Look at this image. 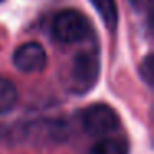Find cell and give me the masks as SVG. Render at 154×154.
Here are the masks:
<instances>
[{
  "instance_id": "cell-1",
  "label": "cell",
  "mask_w": 154,
  "mask_h": 154,
  "mask_svg": "<svg viewBox=\"0 0 154 154\" xmlns=\"http://www.w3.org/2000/svg\"><path fill=\"white\" fill-rule=\"evenodd\" d=\"M51 32L58 42L71 45L86 40L90 37L91 25L90 20L85 17V14H81L80 10H75V8H68V10L60 12L53 18Z\"/></svg>"
},
{
  "instance_id": "cell-2",
  "label": "cell",
  "mask_w": 154,
  "mask_h": 154,
  "mask_svg": "<svg viewBox=\"0 0 154 154\" xmlns=\"http://www.w3.org/2000/svg\"><path fill=\"white\" fill-rule=\"evenodd\" d=\"M100 75V61L91 51H81L71 61L70 86L76 93H85L93 88Z\"/></svg>"
},
{
  "instance_id": "cell-3",
  "label": "cell",
  "mask_w": 154,
  "mask_h": 154,
  "mask_svg": "<svg viewBox=\"0 0 154 154\" xmlns=\"http://www.w3.org/2000/svg\"><path fill=\"white\" fill-rule=\"evenodd\" d=\"M81 123L86 133L91 136H106L118 129L119 118L111 106L103 103H96L88 106L81 114Z\"/></svg>"
},
{
  "instance_id": "cell-4",
  "label": "cell",
  "mask_w": 154,
  "mask_h": 154,
  "mask_svg": "<svg viewBox=\"0 0 154 154\" xmlns=\"http://www.w3.org/2000/svg\"><path fill=\"white\" fill-rule=\"evenodd\" d=\"M47 51L37 42H27L20 45L14 53V65L22 73H40L47 66Z\"/></svg>"
},
{
  "instance_id": "cell-5",
  "label": "cell",
  "mask_w": 154,
  "mask_h": 154,
  "mask_svg": "<svg viewBox=\"0 0 154 154\" xmlns=\"http://www.w3.org/2000/svg\"><path fill=\"white\" fill-rule=\"evenodd\" d=\"M96 12L103 18L108 30H114L118 23V5L116 0H91Z\"/></svg>"
},
{
  "instance_id": "cell-6",
  "label": "cell",
  "mask_w": 154,
  "mask_h": 154,
  "mask_svg": "<svg viewBox=\"0 0 154 154\" xmlns=\"http://www.w3.org/2000/svg\"><path fill=\"white\" fill-rule=\"evenodd\" d=\"M18 101V91L7 78H0V114H5L15 108Z\"/></svg>"
},
{
  "instance_id": "cell-7",
  "label": "cell",
  "mask_w": 154,
  "mask_h": 154,
  "mask_svg": "<svg viewBox=\"0 0 154 154\" xmlns=\"http://www.w3.org/2000/svg\"><path fill=\"white\" fill-rule=\"evenodd\" d=\"M90 154H128V144L124 139L104 137L91 147Z\"/></svg>"
},
{
  "instance_id": "cell-8",
  "label": "cell",
  "mask_w": 154,
  "mask_h": 154,
  "mask_svg": "<svg viewBox=\"0 0 154 154\" xmlns=\"http://www.w3.org/2000/svg\"><path fill=\"white\" fill-rule=\"evenodd\" d=\"M141 75H143L144 81L147 85H151V78H152V61H151V57H146L144 61L141 63Z\"/></svg>"
},
{
  "instance_id": "cell-9",
  "label": "cell",
  "mask_w": 154,
  "mask_h": 154,
  "mask_svg": "<svg viewBox=\"0 0 154 154\" xmlns=\"http://www.w3.org/2000/svg\"><path fill=\"white\" fill-rule=\"evenodd\" d=\"M0 2H2V0H0Z\"/></svg>"
}]
</instances>
